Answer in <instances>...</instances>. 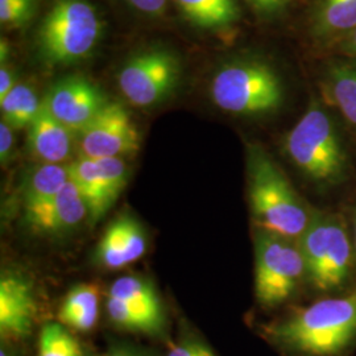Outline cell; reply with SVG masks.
Masks as SVG:
<instances>
[{"instance_id": "1", "label": "cell", "mask_w": 356, "mask_h": 356, "mask_svg": "<svg viewBox=\"0 0 356 356\" xmlns=\"http://www.w3.org/2000/svg\"><path fill=\"white\" fill-rule=\"evenodd\" d=\"M266 332L292 355H343L356 343V291L300 309L269 325Z\"/></svg>"}, {"instance_id": "2", "label": "cell", "mask_w": 356, "mask_h": 356, "mask_svg": "<svg viewBox=\"0 0 356 356\" xmlns=\"http://www.w3.org/2000/svg\"><path fill=\"white\" fill-rule=\"evenodd\" d=\"M248 201L257 229L298 241L310 211L277 164L260 147H251L247 159Z\"/></svg>"}, {"instance_id": "3", "label": "cell", "mask_w": 356, "mask_h": 356, "mask_svg": "<svg viewBox=\"0 0 356 356\" xmlns=\"http://www.w3.org/2000/svg\"><path fill=\"white\" fill-rule=\"evenodd\" d=\"M285 149L306 177L323 188L339 185L347 177L343 144L329 114L316 103L288 134Z\"/></svg>"}, {"instance_id": "4", "label": "cell", "mask_w": 356, "mask_h": 356, "mask_svg": "<svg viewBox=\"0 0 356 356\" xmlns=\"http://www.w3.org/2000/svg\"><path fill=\"white\" fill-rule=\"evenodd\" d=\"M297 243L304 256L306 279L314 289L332 292L348 280L355 254L339 216L313 211Z\"/></svg>"}, {"instance_id": "5", "label": "cell", "mask_w": 356, "mask_h": 356, "mask_svg": "<svg viewBox=\"0 0 356 356\" xmlns=\"http://www.w3.org/2000/svg\"><path fill=\"white\" fill-rule=\"evenodd\" d=\"M102 33V22L86 0H56L38 31L47 63L69 65L88 57Z\"/></svg>"}, {"instance_id": "6", "label": "cell", "mask_w": 356, "mask_h": 356, "mask_svg": "<svg viewBox=\"0 0 356 356\" xmlns=\"http://www.w3.org/2000/svg\"><path fill=\"white\" fill-rule=\"evenodd\" d=\"M306 277L297 241L257 229L254 234V296L266 307L284 304Z\"/></svg>"}, {"instance_id": "7", "label": "cell", "mask_w": 356, "mask_h": 356, "mask_svg": "<svg viewBox=\"0 0 356 356\" xmlns=\"http://www.w3.org/2000/svg\"><path fill=\"white\" fill-rule=\"evenodd\" d=\"M216 106L236 115L267 114L282 102L277 74L266 64L239 63L222 67L211 82Z\"/></svg>"}, {"instance_id": "8", "label": "cell", "mask_w": 356, "mask_h": 356, "mask_svg": "<svg viewBox=\"0 0 356 356\" xmlns=\"http://www.w3.org/2000/svg\"><path fill=\"white\" fill-rule=\"evenodd\" d=\"M177 60L166 51H148L131 58L118 76V83L129 102L149 107L164 101L177 85Z\"/></svg>"}, {"instance_id": "9", "label": "cell", "mask_w": 356, "mask_h": 356, "mask_svg": "<svg viewBox=\"0 0 356 356\" xmlns=\"http://www.w3.org/2000/svg\"><path fill=\"white\" fill-rule=\"evenodd\" d=\"M69 175L88 206L90 223L95 225L124 191L129 168L120 157L95 160L81 156L69 164Z\"/></svg>"}, {"instance_id": "10", "label": "cell", "mask_w": 356, "mask_h": 356, "mask_svg": "<svg viewBox=\"0 0 356 356\" xmlns=\"http://www.w3.org/2000/svg\"><path fill=\"white\" fill-rule=\"evenodd\" d=\"M82 157L107 159L138 152L140 135L127 110L108 102L86 127L76 134Z\"/></svg>"}, {"instance_id": "11", "label": "cell", "mask_w": 356, "mask_h": 356, "mask_svg": "<svg viewBox=\"0 0 356 356\" xmlns=\"http://www.w3.org/2000/svg\"><path fill=\"white\" fill-rule=\"evenodd\" d=\"M108 103L102 91L82 76H67L56 82L42 99L57 120L78 134Z\"/></svg>"}, {"instance_id": "12", "label": "cell", "mask_w": 356, "mask_h": 356, "mask_svg": "<svg viewBox=\"0 0 356 356\" xmlns=\"http://www.w3.org/2000/svg\"><path fill=\"white\" fill-rule=\"evenodd\" d=\"M36 317L33 286L24 276L4 273L0 279V335L4 341L28 337Z\"/></svg>"}, {"instance_id": "13", "label": "cell", "mask_w": 356, "mask_h": 356, "mask_svg": "<svg viewBox=\"0 0 356 356\" xmlns=\"http://www.w3.org/2000/svg\"><path fill=\"white\" fill-rule=\"evenodd\" d=\"M85 218H89L88 206L72 181L51 200L24 209L26 226L48 235L69 232L78 227Z\"/></svg>"}, {"instance_id": "14", "label": "cell", "mask_w": 356, "mask_h": 356, "mask_svg": "<svg viewBox=\"0 0 356 356\" xmlns=\"http://www.w3.org/2000/svg\"><path fill=\"white\" fill-rule=\"evenodd\" d=\"M147 235L134 216H118L106 229L98 243L94 259L107 269L127 267L141 259L147 251Z\"/></svg>"}, {"instance_id": "15", "label": "cell", "mask_w": 356, "mask_h": 356, "mask_svg": "<svg viewBox=\"0 0 356 356\" xmlns=\"http://www.w3.org/2000/svg\"><path fill=\"white\" fill-rule=\"evenodd\" d=\"M28 128L29 151L41 163L63 164L70 157L74 149L76 132L57 120L42 103L35 120Z\"/></svg>"}, {"instance_id": "16", "label": "cell", "mask_w": 356, "mask_h": 356, "mask_svg": "<svg viewBox=\"0 0 356 356\" xmlns=\"http://www.w3.org/2000/svg\"><path fill=\"white\" fill-rule=\"evenodd\" d=\"M108 318L122 330L157 335L164 330L165 314L163 304H129L107 297Z\"/></svg>"}, {"instance_id": "17", "label": "cell", "mask_w": 356, "mask_h": 356, "mask_svg": "<svg viewBox=\"0 0 356 356\" xmlns=\"http://www.w3.org/2000/svg\"><path fill=\"white\" fill-rule=\"evenodd\" d=\"M69 181V165L40 163L29 168L20 188L23 207H32L51 200L64 189Z\"/></svg>"}, {"instance_id": "18", "label": "cell", "mask_w": 356, "mask_h": 356, "mask_svg": "<svg viewBox=\"0 0 356 356\" xmlns=\"http://www.w3.org/2000/svg\"><path fill=\"white\" fill-rule=\"evenodd\" d=\"M99 317V291L92 284H78L65 296L58 313L61 323L79 332L92 330Z\"/></svg>"}, {"instance_id": "19", "label": "cell", "mask_w": 356, "mask_h": 356, "mask_svg": "<svg viewBox=\"0 0 356 356\" xmlns=\"http://www.w3.org/2000/svg\"><path fill=\"white\" fill-rule=\"evenodd\" d=\"M184 15L202 28H223L238 20L235 0H176Z\"/></svg>"}, {"instance_id": "20", "label": "cell", "mask_w": 356, "mask_h": 356, "mask_svg": "<svg viewBox=\"0 0 356 356\" xmlns=\"http://www.w3.org/2000/svg\"><path fill=\"white\" fill-rule=\"evenodd\" d=\"M38 94L31 86L17 83L4 98L0 99L1 118L13 129L29 127L41 108Z\"/></svg>"}, {"instance_id": "21", "label": "cell", "mask_w": 356, "mask_h": 356, "mask_svg": "<svg viewBox=\"0 0 356 356\" xmlns=\"http://www.w3.org/2000/svg\"><path fill=\"white\" fill-rule=\"evenodd\" d=\"M329 89L339 111L356 128V67H334L329 78Z\"/></svg>"}, {"instance_id": "22", "label": "cell", "mask_w": 356, "mask_h": 356, "mask_svg": "<svg viewBox=\"0 0 356 356\" xmlns=\"http://www.w3.org/2000/svg\"><path fill=\"white\" fill-rule=\"evenodd\" d=\"M317 26L323 35L355 29L356 0H321Z\"/></svg>"}, {"instance_id": "23", "label": "cell", "mask_w": 356, "mask_h": 356, "mask_svg": "<svg viewBox=\"0 0 356 356\" xmlns=\"http://www.w3.org/2000/svg\"><path fill=\"white\" fill-rule=\"evenodd\" d=\"M38 356H89L85 347L61 323H47L38 338Z\"/></svg>"}, {"instance_id": "24", "label": "cell", "mask_w": 356, "mask_h": 356, "mask_svg": "<svg viewBox=\"0 0 356 356\" xmlns=\"http://www.w3.org/2000/svg\"><path fill=\"white\" fill-rule=\"evenodd\" d=\"M107 297L129 304H157L161 302L152 282L144 277L124 276L110 285Z\"/></svg>"}, {"instance_id": "25", "label": "cell", "mask_w": 356, "mask_h": 356, "mask_svg": "<svg viewBox=\"0 0 356 356\" xmlns=\"http://www.w3.org/2000/svg\"><path fill=\"white\" fill-rule=\"evenodd\" d=\"M35 8L0 0V20L8 26H22L31 19Z\"/></svg>"}, {"instance_id": "26", "label": "cell", "mask_w": 356, "mask_h": 356, "mask_svg": "<svg viewBox=\"0 0 356 356\" xmlns=\"http://www.w3.org/2000/svg\"><path fill=\"white\" fill-rule=\"evenodd\" d=\"M166 356H216V353L207 344L195 339H184L175 344Z\"/></svg>"}, {"instance_id": "27", "label": "cell", "mask_w": 356, "mask_h": 356, "mask_svg": "<svg viewBox=\"0 0 356 356\" xmlns=\"http://www.w3.org/2000/svg\"><path fill=\"white\" fill-rule=\"evenodd\" d=\"M13 128L7 123H0V160L1 165L6 166L13 156Z\"/></svg>"}, {"instance_id": "28", "label": "cell", "mask_w": 356, "mask_h": 356, "mask_svg": "<svg viewBox=\"0 0 356 356\" xmlns=\"http://www.w3.org/2000/svg\"><path fill=\"white\" fill-rule=\"evenodd\" d=\"M136 10L148 15H161L165 11L168 0H128Z\"/></svg>"}, {"instance_id": "29", "label": "cell", "mask_w": 356, "mask_h": 356, "mask_svg": "<svg viewBox=\"0 0 356 356\" xmlns=\"http://www.w3.org/2000/svg\"><path fill=\"white\" fill-rule=\"evenodd\" d=\"M16 85L17 83H16L13 70L8 66L1 65V69H0V99L4 98Z\"/></svg>"}, {"instance_id": "30", "label": "cell", "mask_w": 356, "mask_h": 356, "mask_svg": "<svg viewBox=\"0 0 356 356\" xmlns=\"http://www.w3.org/2000/svg\"><path fill=\"white\" fill-rule=\"evenodd\" d=\"M254 7L261 13H272L284 7L286 0H250Z\"/></svg>"}, {"instance_id": "31", "label": "cell", "mask_w": 356, "mask_h": 356, "mask_svg": "<svg viewBox=\"0 0 356 356\" xmlns=\"http://www.w3.org/2000/svg\"><path fill=\"white\" fill-rule=\"evenodd\" d=\"M104 356H147L139 350L128 346H116L113 347Z\"/></svg>"}, {"instance_id": "32", "label": "cell", "mask_w": 356, "mask_h": 356, "mask_svg": "<svg viewBox=\"0 0 356 356\" xmlns=\"http://www.w3.org/2000/svg\"><path fill=\"white\" fill-rule=\"evenodd\" d=\"M8 54H10L8 44L4 40H1V44H0V60H1V65H4V63L7 61Z\"/></svg>"}, {"instance_id": "33", "label": "cell", "mask_w": 356, "mask_h": 356, "mask_svg": "<svg viewBox=\"0 0 356 356\" xmlns=\"http://www.w3.org/2000/svg\"><path fill=\"white\" fill-rule=\"evenodd\" d=\"M6 1H11V3H16V4H22V6L31 7V8H35V6H36V0H6Z\"/></svg>"}, {"instance_id": "34", "label": "cell", "mask_w": 356, "mask_h": 356, "mask_svg": "<svg viewBox=\"0 0 356 356\" xmlns=\"http://www.w3.org/2000/svg\"><path fill=\"white\" fill-rule=\"evenodd\" d=\"M350 47H351L353 51L356 53V28L353 31V35H351V38H350Z\"/></svg>"}, {"instance_id": "35", "label": "cell", "mask_w": 356, "mask_h": 356, "mask_svg": "<svg viewBox=\"0 0 356 356\" xmlns=\"http://www.w3.org/2000/svg\"><path fill=\"white\" fill-rule=\"evenodd\" d=\"M354 254H355L356 263V211L355 216H354Z\"/></svg>"}, {"instance_id": "36", "label": "cell", "mask_w": 356, "mask_h": 356, "mask_svg": "<svg viewBox=\"0 0 356 356\" xmlns=\"http://www.w3.org/2000/svg\"><path fill=\"white\" fill-rule=\"evenodd\" d=\"M0 356H13V355H11V354H10V353H7V351H6V350H4V348H3V350H1V351H0Z\"/></svg>"}]
</instances>
